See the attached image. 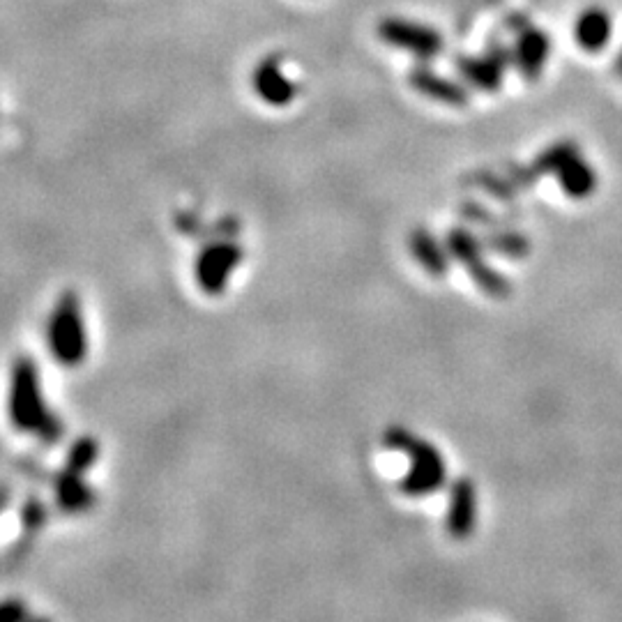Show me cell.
Instances as JSON below:
<instances>
[{
    "mask_svg": "<svg viewBox=\"0 0 622 622\" xmlns=\"http://www.w3.org/2000/svg\"><path fill=\"white\" fill-rule=\"evenodd\" d=\"M505 176L510 178L512 185L521 189V192H526V189H530L537 182V176L533 173V169H530V166H521V164H514V162L505 164Z\"/></svg>",
    "mask_w": 622,
    "mask_h": 622,
    "instance_id": "16",
    "label": "cell"
},
{
    "mask_svg": "<svg viewBox=\"0 0 622 622\" xmlns=\"http://www.w3.org/2000/svg\"><path fill=\"white\" fill-rule=\"evenodd\" d=\"M411 86L417 90V93L431 97V100L443 102V104H452V106H464L468 104L470 95L464 86L454 83L450 79H443L434 74L431 70H417L411 74Z\"/></svg>",
    "mask_w": 622,
    "mask_h": 622,
    "instance_id": "8",
    "label": "cell"
},
{
    "mask_svg": "<svg viewBox=\"0 0 622 622\" xmlns=\"http://www.w3.org/2000/svg\"><path fill=\"white\" fill-rule=\"evenodd\" d=\"M408 249H411L417 265H420L431 279L447 277L452 265V256L447 252V247H443L429 229H424V226L413 229L411 235H408Z\"/></svg>",
    "mask_w": 622,
    "mask_h": 622,
    "instance_id": "6",
    "label": "cell"
},
{
    "mask_svg": "<svg viewBox=\"0 0 622 622\" xmlns=\"http://www.w3.org/2000/svg\"><path fill=\"white\" fill-rule=\"evenodd\" d=\"M613 35V19L609 10L593 5L586 7L579 17L574 19V42L583 51L599 53L609 44Z\"/></svg>",
    "mask_w": 622,
    "mask_h": 622,
    "instance_id": "7",
    "label": "cell"
},
{
    "mask_svg": "<svg viewBox=\"0 0 622 622\" xmlns=\"http://www.w3.org/2000/svg\"><path fill=\"white\" fill-rule=\"evenodd\" d=\"M556 180L563 192L574 201L588 199L597 189V171L581 155L572 157L563 169L556 173Z\"/></svg>",
    "mask_w": 622,
    "mask_h": 622,
    "instance_id": "10",
    "label": "cell"
},
{
    "mask_svg": "<svg viewBox=\"0 0 622 622\" xmlns=\"http://www.w3.org/2000/svg\"><path fill=\"white\" fill-rule=\"evenodd\" d=\"M549 56H551V40L542 28L519 30L517 44H514L512 49V60L523 77L528 81L540 79Z\"/></svg>",
    "mask_w": 622,
    "mask_h": 622,
    "instance_id": "5",
    "label": "cell"
},
{
    "mask_svg": "<svg viewBox=\"0 0 622 622\" xmlns=\"http://www.w3.org/2000/svg\"><path fill=\"white\" fill-rule=\"evenodd\" d=\"M514 63L512 51L507 49H489L482 56L473 58H459L457 67L464 74V79L475 90H484V93H496L500 90V83L505 79L507 67Z\"/></svg>",
    "mask_w": 622,
    "mask_h": 622,
    "instance_id": "4",
    "label": "cell"
},
{
    "mask_svg": "<svg viewBox=\"0 0 622 622\" xmlns=\"http://www.w3.org/2000/svg\"><path fill=\"white\" fill-rule=\"evenodd\" d=\"M256 86H259L261 95L265 100L275 102V104H284L293 97L295 88L293 83L288 81L282 72H279L277 65H265L261 67L259 79H256Z\"/></svg>",
    "mask_w": 622,
    "mask_h": 622,
    "instance_id": "14",
    "label": "cell"
},
{
    "mask_svg": "<svg viewBox=\"0 0 622 622\" xmlns=\"http://www.w3.org/2000/svg\"><path fill=\"white\" fill-rule=\"evenodd\" d=\"M445 247L447 252H450L452 261L464 265L468 272H473L480 268V265L487 263V259H484V252H487V249H484L482 238L466 229V226H454V229L447 231Z\"/></svg>",
    "mask_w": 622,
    "mask_h": 622,
    "instance_id": "9",
    "label": "cell"
},
{
    "mask_svg": "<svg viewBox=\"0 0 622 622\" xmlns=\"http://www.w3.org/2000/svg\"><path fill=\"white\" fill-rule=\"evenodd\" d=\"M480 238L487 252L505 256V259H510V261H523V259H528V254H530V240L523 233L510 229V226H500V229H484Z\"/></svg>",
    "mask_w": 622,
    "mask_h": 622,
    "instance_id": "11",
    "label": "cell"
},
{
    "mask_svg": "<svg viewBox=\"0 0 622 622\" xmlns=\"http://www.w3.org/2000/svg\"><path fill=\"white\" fill-rule=\"evenodd\" d=\"M477 523V491L473 480L457 477L450 484V503H447L445 530L452 540L464 542L475 533Z\"/></svg>",
    "mask_w": 622,
    "mask_h": 622,
    "instance_id": "3",
    "label": "cell"
},
{
    "mask_svg": "<svg viewBox=\"0 0 622 622\" xmlns=\"http://www.w3.org/2000/svg\"><path fill=\"white\" fill-rule=\"evenodd\" d=\"M616 70H618V74H622V53H620L618 60H616Z\"/></svg>",
    "mask_w": 622,
    "mask_h": 622,
    "instance_id": "17",
    "label": "cell"
},
{
    "mask_svg": "<svg viewBox=\"0 0 622 622\" xmlns=\"http://www.w3.org/2000/svg\"><path fill=\"white\" fill-rule=\"evenodd\" d=\"M381 37L392 47L406 49L422 60H431L441 53L443 37L438 30L408 19H388L381 24Z\"/></svg>",
    "mask_w": 622,
    "mask_h": 622,
    "instance_id": "2",
    "label": "cell"
},
{
    "mask_svg": "<svg viewBox=\"0 0 622 622\" xmlns=\"http://www.w3.org/2000/svg\"><path fill=\"white\" fill-rule=\"evenodd\" d=\"M464 185L482 189L484 194L493 196V199L500 201V203H514V199H517V192H519V189L512 185L510 178L500 176V173H493L489 169L473 171L470 176L464 178Z\"/></svg>",
    "mask_w": 622,
    "mask_h": 622,
    "instance_id": "12",
    "label": "cell"
},
{
    "mask_svg": "<svg viewBox=\"0 0 622 622\" xmlns=\"http://www.w3.org/2000/svg\"><path fill=\"white\" fill-rule=\"evenodd\" d=\"M576 155H581L579 143L576 141H558V143H553V146L546 148L542 155H537L535 162L530 164V169H533L537 178L556 176V173L563 169V166Z\"/></svg>",
    "mask_w": 622,
    "mask_h": 622,
    "instance_id": "13",
    "label": "cell"
},
{
    "mask_svg": "<svg viewBox=\"0 0 622 622\" xmlns=\"http://www.w3.org/2000/svg\"><path fill=\"white\" fill-rule=\"evenodd\" d=\"M383 445L388 450L406 454L411 461V468L399 482V489L408 498H427L431 493L445 487L447 482V466L443 454L438 452L436 445L415 436L413 431L404 427H390L383 434Z\"/></svg>",
    "mask_w": 622,
    "mask_h": 622,
    "instance_id": "1",
    "label": "cell"
},
{
    "mask_svg": "<svg viewBox=\"0 0 622 622\" xmlns=\"http://www.w3.org/2000/svg\"><path fill=\"white\" fill-rule=\"evenodd\" d=\"M459 217H464L468 224L480 226V229H500V226H507V222L496 212L489 210L487 206L477 201H461L459 203Z\"/></svg>",
    "mask_w": 622,
    "mask_h": 622,
    "instance_id": "15",
    "label": "cell"
}]
</instances>
